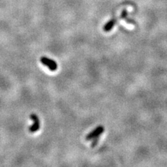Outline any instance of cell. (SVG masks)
I'll return each instance as SVG.
<instances>
[{
    "instance_id": "cell-1",
    "label": "cell",
    "mask_w": 167,
    "mask_h": 167,
    "mask_svg": "<svg viewBox=\"0 0 167 167\" xmlns=\"http://www.w3.org/2000/svg\"><path fill=\"white\" fill-rule=\"evenodd\" d=\"M40 62L44 66H46L50 70H52V71H55V70H57L58 65H57V63L55 61L52 60L51 59H49L45 56H42L40 58Z\"/></svg>"
},
{
    "instance_id": "cell-2",
    "label": "cell",
    "mask_w": 167,
    "mask_h": 167,
    "mask_svg": "<svg viewBox=\"0 0 167 167\" xmlns=\"http://www.w3.org/2000/svg\"><path fill=\"white\" fill-rule=\"evenodd\" d=\"M104 127L102 126V125H100L95 128V130H93L92 132H91L87 136H86V141H89L91 140V139H93L95 138L96 136L101 135L102 134V132H104Z\"/></svg>"
},
{
    "instance_id": "cell-3",
    "label": "cell",
    "mask_w": 167,
    "mask_h": 167,
    "mask_svg": "<svg viewBox=\"0 0 167 167\" xmlns=\"http://www.w3.org/2000/svg\"><path fill=\"white\" fill-rule=\"evenodd\" d=\"M30 118L33 120V125L29 127V132H36L38 131L40 128V120L38 116L35 114H32L30 116Z\"/></svg>"
},
{
    "instance_id": "cell-4",
    "label": "cell",
    "mask_w": 167,
    "mask_h": 167,
    "mask_svg": "<svg viewBox=\"0 0 167 167\" xmlns=\"http://www.w3.org/2000/svg\"><path fill=\"white\" fill-rule=\"evenodd\" d=\"M116 23V20L115 19H112L111 20H109V21L107 22V23L104 25L103 27V30L104 31H111L112 29H113V27L114 26V24Z\"/></svg>"
},
{
    "instance_id": "cell-5",
    "label": "cell",
    "mask_w": 167,
    "mask_h": 167,
    "mask_svg": "<svg viewBox=\"0 0 167 167\" xmlns=\"http://www.w3.org/2000/svg\"><path fill=\"white\" fill-rule=\"evenodd\" d=\"M100 136H96L95 138H94V140H93L92 144H91V147H95V146H96V144L98 143V141H99V139H100Z\"/></svg>"
},
{
    "instance_id": "cell-6",
    "label": "cell",
    "mask_w": 167,
    "mask_h": 167,
    "mask_svg": "<svg viewBox=\"0 0 167 167\" xmlns=\"http://www.w3.org/2000/svg\"><path fill=\"white\" fill-rule=\"evenodd\" d=\"M127 11L125 10H123L122 11V13H121V19H126V17H127Z\"/></svg>"
}]
</instances>
